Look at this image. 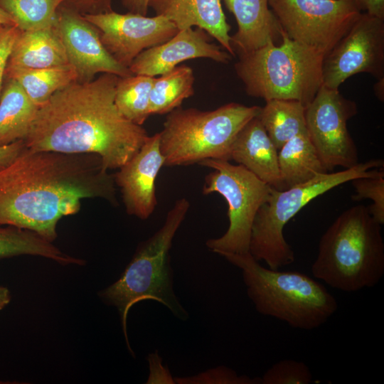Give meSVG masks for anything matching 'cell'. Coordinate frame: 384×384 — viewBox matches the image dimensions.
<instances>
[{
	"mask_svg": "<svg viewBox=\"0 0 384 384\" xmlns=\"http://www.w3.org/2000/svg\"><path fill=\"white\" fill-rule=\"evenodd\" d=\"M90 198L116 203L114 176L95 154L25 146L0 169V225L29 230L50 242L58 220L78 213Z\"/></svg>",
	"mask_w": 384,
	"mask_h": 384,
	"instance_id": "1",
	"label": "cell"
},
{
	"mask_svg": "<svg viewBox=\"0 0 384 384\" xmlns=\"http://www.w3.org/2000/svg\"><path fill=\"white\" fill-rule=\"evenodd\" d=\"M120 77L103 73L89 82H73L38 108L25 146L36 151L98 155L107 169L127 163L149 136L125 118L115 102Z\"/></svg>",
	"mask_w": 384,
	"mask_h": 384,
	"instance_id": "2",
	"label": "cell"
},
{
	"mask_svg": "<svg viewBox=\"0 0 384 384\" xmlns=\"http://www.w3.org/2000/svg\"><path fill=\"white\" fill-rule=\"evenodd\" d=\"M314 278L354 292L375 286L384 275L381 225L363 205L341 213L321 237L311 267Z\"/></svg>",
	"mask_w": 384,
	"mask_h": 384,
	"instance_id": "3",
	"label": "cell"
},
{
	"mask_svg": "<svg viewBox=\"0 0 384 384\" xmlns=\"http://www.w3.org/2000/svg\"><path fill=\"white\" fill-rule=\"evenodd\" d=\"M189 206L186 198L178 199L168 212L163 225L139 244L120 277L99 292L105 304L117 308L127 348L134 356L127 330L128 313L133 305L144 300H154L166 306L177 319H188V311L174 291L169 251Z\"/></svg>",
	"mask_w": 384,
	"mask_h": 384,
	"instance_id": "4",
	"label": "cell"
},
{
	"mask_svg": "<svg viewBox=\"0 0 384 384\" xmlns=\"http://www.w3.org/2000/svg\"><path fill=\"white\" fill-rule=\"evenodd\" d=\"M218 255L241 270L247 297L260 314L309 331L324 324L338 309L327 289L302 272L264 267L249 252Z\"/></svg>",
	"mask_w": 384,
	"mask_h": 384,
	"instance_id": "5",
	"label": "cell"
},
{
	"mask_svg": "<svg viewBox=\"0 0 384 384\" xmlns=\"http://www.w3.org/2000/svg\"><path fill=\"white\" fill-rule=\"evenodd\" d=\"M280 44L273 43L239 55L235 70L247 94L270 100H291L305 107L323 84L324 55L288 37L282 31Z\"/></svg>",
	"mask_w": 384,
	"mask_h": 384,
	"instance_id": "6",
	"label": "cell"
},
{
	"mask_svg": "<svg viewBox=\"0 0 384 384\" xmlns=\"http://www.w3.org/2000/svg\"><path fill=\"white\" fill-rule=\"evenodd\" d=\"M260 110L236 102L210 111L181 107L174 110L159 132L165 166L199 164L208 159L230 161L236 136Z\"/></svg>",
	"mask_w": 384,
	"mask_h": 384,
	"instance_id": "7",
	"label": "cell"
},
{
	"mask_svg": "<svg viewBox=\"0 0 384 384\" xmlns=\"http://www.w3.org/2000/svg\"><path fill=\"white\" fill-rule=\"evenodd\" d=\"M383 165L382 159H370L342 171L318 175L283 191L272 188L254 219L249 252L273 270L293 263L294 252L284 235L286 224L316 197L356 178L375 175Z\"/></svg>",
	"mask_w": 384,
	"mask_h": 384,
	"instance_id": "8",
	"label": "cell"
},
{
	"mask_svg": "<svg viewBox=\"0 0 384 384\" xmlns=\"http://www.w3.org/2000/svg\"><path fill=\"white\" fill-rule=\"evenodd\" d=\"M199 164L214 170L205 178L203 193H218L228 205V230L221 237L208 240L206 246L217 254L248 252L254 219L272 187L228 160L208 159Z\"/></svg>",
	"mask_w": 384,
	"mask_h": 384,
	"instance_id": "9",
	"label": "cell"
},
{
	"mask_svg": "<svg viewBox=\"0 0 384 384\" xmlns=\"http://www.w3.org/2000/svg\"><path fill=\"white\" fill-rule=\"evenodd\" d=\"M268 4L289 38L324 56L361 13L349 0H268Z\"/></svg>",
	"mask_w": 384,
	"mask_h": 384,
	"instance_id": "10",
	"label": "cell"
},
{
	"mask_svg": "<svg viewBox=\"0 0 384 384\" xmlns=\"http://www.w3.org/2000/svg\"><path fill=\"white\" fill-rule=\"evenodd\" d=\"M357 112L353 101L323 84L305 109L308 135L328 171L359 163L357 147L347 127L348 120Z\"/></svg>",
	"mask_w": 384,
	"mask_h": 384,
	"instance_id": "11",
	"label": "cell"
},
{
	"mask_svg": "<svg viewBox=\"0 0 384 384\" xmlns=\"http://www.w3.org/2000/svg\"><path fill=\"white\" fill-rule=\"evenodd\" d=\"M384 78V19L361 13L346 34L324 56L323 85L338 89L358 73Z\"/></svg>",
	"mask_w": 384,
	"mask_h": 384,
	"instance_id": "12",
	"label": "cell"
},
{
	"mask_svg": "<svg viewBox=\"0 0 384 384\" xmlns=\"http://www.w3.org/2000/svg\"><path fill=\"white\" fill-rule=\"evenodd\" d=\"M82 16L99 30L108 53L128 68L142 51L165 43L179 31L171 21L159 15L148 17L112 10Z\"/></svg>",
	"mask_w": 384,
	"mask_h": 384,
	"instance_id": "13",
	"label": "cell"
},
{
	"mask_svg": "<svg viewBox=\"0 0 384 384\" xmlns=\"http://www.w3.org/2000/svg\"><path fill=\"white\" fill-rule=\"evenodd\" d=\"M56 28L69 63L76 70L77 82L91 81L100 73L120 78L134 75L108 53L101 41L99 30L80 13L61 6Z\"/></svg>",
	"mask_w": 384,
	"mask_h": 384,
	"instance_id": "14",
	"label": "cell"
},
{
	"mask_svg": "<svg viewBox=\"0 0 384 384\" xmlns=\"http://www.w3.org/2000/svg\"><path fill=\"white\" fill-rule=\"evenodd\" d=\"M163 166L159 132L148 136L139 151L118 169L114 182L128 214L146 220L153 213L157 204L155 180Z\"/></svg>",
	"mask_w": 384,
	"mask_h": 384,
	"instance_id": "15",
	"label": "cell"
},
{
	"mask_svg": "<svg viewBox=\"0 0 384 384\" xmlns=\"http://www.w3.org/2000/svg\"><path fill=\"white\" fill-rule=\"evenodd\" d=\"M210 39L199 28L180 30L165 43L139 53L129 69L134 75L155 77L169 72L181 62L198 58L228 63L231 55L220 46L210 43Z\"/></svg>",
	"mask_w": 384,
	"mask_h": 384,
	"instance_id": "16",
	"label": "cell"
},
{
	"mask_svg": "<svg viewBox=\"0 0 384 384\" xmlns=\"http://www.w3.org/2000/svg\"><path fill=\"white\" fill-rule=\"evenodd\" d=\"M149 8L171 21L179 31L193 26L203 29L230 55H235L230 44V26L220 0H149Z\"/></svg>",
	"mask_w": 384,
	"mask_h": 384,
	"instance_id": "17",
	"label": "cell"
},
{
	"mask_svg": "<svg viewBox=\"0 0 384 384\" xmlns=\"http://www.w3.org/2000/svg\"><path fill=\"white\" fill-rule=\"evenodd\" d=\"M235 16L237 31L230 36V44L238 55L282 40V31L268 0H223Z\"/></svg>",
	"mask_w": 384,
	"mask_h": 384,
	"instance_id": "18",
	"label": "cell"
},
{
	"mask_svg": "<svg viewBox=\"0 0 384 384\" xmlns=\"http://www.w3.org/2000/svg\"><path fill=\"white\" fill-rule=\"evenodd\" d=\"M230 160L273 188L282 191L278 149L257 117L250 120L236 136L230 150Z\"/></svg>",
	"mask_w": 384,
	"mask_h": 384,
	"instance_id": "19",
	"label": "cell"
},
{
	"mask_svg": "<svg viewBox=\"0 0 384 384\" xmlns=\"http://www.w3.org/2000/svg\"><path fill=\"white\" fill-rule=\"evenodd\" d=\"M70 64L56 26L21 31L6 68H46Z\"/></svg>",
	"mask_w": 384,
	"mask_h": 384,
	"instance_id": "20",
	"label": "cell"
},
{
	"mask_svg": "<svg viewBox=\"0 0 384 384\" xmlns=\"http://www.w3.org/2000/svg\"><path fill=\"white\" fill-rule=\"evenodd\" d=\"M278 165L282 191L329 172L307 132L297 134L278 150Z\"/></svg>",
	"mask_w": 384,
	"mask_h": 384,
	"instance_id": "21",
	"label": "cell"
},
{
	"mask_svg": "<svg viewBox=\"0 0 384 384\" xmlns=\"http://www.w3.org/2000/svg\"><path fill=\"white\" fill-rule=\"evenodd\" d=\"M38 107L14 79H6L0 97V146L23 140Z\"/></svg>",
	"mask_w": 384,
	"mask_h": 384,
	"instance_id": "22",
	"label": "cell"
},
{
	"mask_svg": "<svg viewBox=\"0 0 384 384\" xmlns=\"http://www.w3.org/2000/svg\"><path fill=\"white\" fill-rule=\"evenodd\" d=\"M4 78L15 80L38 107L60 88L77 81L71 64L46 68H6Z\"/></svg>",
	"mask_w": 384,
	"mask_h": 384,
	"instance_id": "23",
	"label": "cell"
},
{
	"mask_svg": "<svg viewBox=\"0 0 384 384\" xmlns=\"http://www.w3.org/2000/svg\"><path fill=\"white\" fill-rule=\"evenodd\" d=\"M265 102L257 118L278 150L297 134L307 132L306 107L301 102L291 100Z\"/></svg>",
	"mask_w": 384,
	"mask_h": 384,
	"instance_id": "24",
	"label": "cell"
},
{
	"mask_svg": "<svg viewBox=\"0 0 384 384\" xmlns=\"http://www.w3.org/2000/svg\"><path fill=\"white\" fill-rule=\"evenodd\" d=\"M30 255L54 260L61 265H82L85 261L63 252L38 233L17 227L0 226V259Z\"/></svg>",
	"mask_w": 384,
	"mask_h": 384,
	"instance_id": "25",
	"label": "cell"
},
{
	"mask_svg": "<svg viewBox=\"0 0 384 384\" xmlns=\"http://www.w3.org/2000/svg\"><path fill=\"white\" fill-rule=\"evenodd\" d=\"M192 68L179 65L155 78L149 102L150 114H168L181 107L184 100L194 94Z\"/></svg>",
	"mask_w": 384,
	"mask_h": 384,
	"instance_id": "26",
	"label": "cell"
},
{
	"mask_svg": "<svg viewBox=\"0 0 384 384\" xmlns=\"http://www.w3.org/2000/svg\"><path fill=\"white\" fill-rule=\"evenodd\" d=\"M155 77L132 75L119 78L114 102L119 112L134 124L142 126L151 115L150 94Z\"/></svg>",
	"mask_w": 384,
	"mask_h": 384,
	"instance_id": "27",
	"label": "cell"
},
{
	"mask_svg": "<svg viewBox=\"0 0 384 384\" xmlns=\"http://www.w3.org/2000/svg\"><path fill=\"white\" fill-rule=\"evenodd\" d=\"M63 4V0H0V8L24 31L56 26Z\"/></svg>",
	"mask_w": 384,
	"mask_h": 384,
	"instance_id": "28",
	"label": "cell"
},
{
	"mask_svg": "<svg viewBox=\"0 0 384 384\" xmlns=\"http://www.w3.org/2000/svg\"><path fill=\"white\" fill-rule=\"evenodd\" d=\"M356 193L353 201L370 199L373 204L368 210L373 219L381 225L384 223V171L380 170L375 175L358 177L351 181Z\"/></svg>",
	"mask_w": 384,
	"mask_h": 384,
	"instance_id": "29",
	"label": "cell"
},
{
	"mask_svg": "<svg viewBox=\"0 0 384 384\" xmlns=\"http://www.w3.org/2000/svg\"><path fill=\"white\" fill-rule=\"evenodd\" d=\"M261 384H309L313 381L309 367L304 362L282 359L263 374Z\"/></svg>",
	"mask_w": 384,
	"mask_h": 384,
	"instance_id": "30",
	"label": "cell"
},
{
	"mask_svg": "<svg viewBox=\"0 0 384 384\" xmlns=\"http://www.w3.org/2000/svg\"><path fill=\"white\" fill-rule=\"evenodd\" d=\"M177 384H261V378L239 375L234 370L220 366L191 376L174 377Z\"/></svg>",
	"mask_w": 384,
	"mask_h": 384,
	"instance_id": "31",
	"label": "cell"
},
{
	"mask_svg": "<svg viewBox=\"0 0 384 384\" xmlns=\"http://www.w3.org/2000/svg\"><path fill=\"white\" fill-rule=\"evenodd\" d=\"M21 30L16 25L0 24V97L7 63Z\"/></svg>",
	"mask_w": 384,
	"mask_h": 384,
	"instance_id": "32",
	"label": "cell"
},
{
	"mask_svg": "<svg viewBox=\"0 0 384 384\" xmlns=\"http://www.w3.org/2000/svg\"><path fill=\"white\" fill-rule=\"evenodd\" d=\"M146 359L149 363V375L146 383H176L174 377L171 374L168 367L162 364V358L157 351L149 353Z\"/></svg>",
	"mask_w": 384,
	"mask_h": 384,
	"instance_id": "33",
	"label": "cell"
},
{
	"mask_svg": "<svg viewBox=\"0 0 384 384\" xmlns=\"http://www.w3.org/2000/svg\"><path fill=\"white\" fill-rule=\"evenodd\" d=\"M114 0H63V6L82 15L97 14L112 11Z\"/></svg>",
	"mask_w": 384,
	"mask_h": 384,
	"instance_id": "34",
	"label": "cell"
},
{
	"mask_svg": "<svg viewBox=\"0 0 384 384\" xmlns=\"http://www.w3.org/2000/svg\"><path fill=\"white\" fill-rule=\"evenodd\" d=\"M361 13L384 19V0H349Z\"/></svg>",
	"mask_w": 384,
	"mask_h": 384,
	"instance_id": "35",
	"label": "cell"
},
{
	"mask_svg": "<svg viewBox=\"0 0 384 384\" xmlns=\"http://www.w3.org/2000/svg\"><path fill=\"white\" fill-rule=\"evenodd\" d=\"M24 147L25 144L23 140L0 146V169L12 162Z\"/></svg>",
	"mask_w": 384,
	"mask_h": 384,
	"instance_id": "36",
	"label": "cell"
},
{
	"mask_svg": "<svg viewBox=\"0 0 384 384\" xmlns=\"http://www.w3.org/2000/svg\"><path fill=\"white\" fill-rule=\"evenodd\" d=\"M128 12L146 16L149 0H121Z\"/></svg>",
	"mask_w": 384,
	"mask_h": 384,
	"instance_id": "37",
	"label": "cell"
},
{
	"mask_svg": "<svg viewBox=\"0 0 384 384\" xmlns=\"http://www.w3.org/2000/svg\"><path fill=\"white\" fill-rule=\"evenodd\" d=\"M11 301V294L9 290L0 286V310L4 309Z\"/></svg>",
	"mask_w": 384,
	"mask_h": 384,
	"instance_id": "38",
	"label": "cell"
},
{
	"mask_svg": "<svg viewBox=\"0 0 384 384\" xmlns=\"http://www.w3.org/2000/svg\"><path fill=\"white\" fill-rule=\"evenodd\" d=\"M0 24L2 25H16L12 17L5 11L0 8Z\"/></svg>",
	"mask_w": 384,
	"mask_h": 384,
	"instance_id": "39",
	"label": "cell"
}]
</instances>
